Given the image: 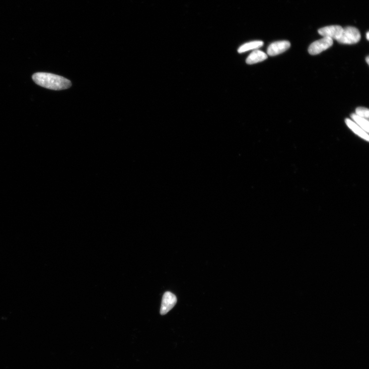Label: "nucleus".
<instances>
[{
    "instance_id": "nucleus-1",
    "label": "nucleus",
    "mask_w": 369,
    "mask_h": 369,
    "mask_svg": "<svg viewBox=\"0 0 369 369\" xmlns=\"http://www.w3.org/2000/svg\"><path fill=\"white\" fill-rule=\"evenodd\" d=\"M33 79L37 85L54 90L67 89L72 86L69 79L50 73H36L33 75Z\"/></svg>"
},
{
    "instance_id": "nucleus-2",
    "label": "nucleus",
    "mask_w": 369,
    "mask_h": 369,
    "mask_svg": "<svg viewBox=\"0 0 369 369\" xmlns=\"http://www.w3.org/2000/svg\"><path fill=\"white\" fill-rule=\"evenodd\" d=\"M361 38L360 32L354 27L348 26L343 28V33L337 40L343 44H355L358 43Z\"/></svg>"
},
{
    "instance_id": "nucleus-9",
    "label": "nucleus",
    "mask_w": 369,
    "mask_h": 369,
    "mask_svg": "<svg viewBox=\"0 0 369 369\" xmlns=\"http://www.w3.org/2000/svg\"><path fill=\"white\" fill-rule=\"evenodd\" d=\"M263 45L264 42L261 41H252L240 46L237 51L238 53L242 54L249 51L256 50L260 49Z\"/></svg>"
},
{
    "instance_id": "nucleus-10",
    "label": "nucleus",
    "mask_w": 369,
    "mask_h": 369,
    "mask_svg": "<svg viewBox=\"0 0 369 369\" xmlns=\"http://www.w3.org/2000/svg\"><path fill=\"white\" fill-rule=\"evenodd\" d=\"M351 118L353 121L355 122L357 125L361 127L368 134L369 132V122L368 120L361 118L356 114H353L351 115Z\"/></svg>"
},
{
    "instance_id": "nucleus-7",
    "label": "nucleus",
    "mask_w": 369,
    "mask_h": 369,
    "mask_svg": "<svg viewBox=\"0 0 369 369\" xmlns=\"http://www.w3.org/2000/svg\"><path fill=\"white\" fill-rule=\"evenodd\" d=\"M345 122L350 129L356 135L364 140L369 142V134L363 130L361 127L357 125L355 122L349 119H346Z\"/></svg>"
},
{
    "instance_id": "nucleus-4",
    "label": "nucleus",
    "mask_w": 369,
    "mask_h": 369,
    "mask_svg": "<svg viewBox=\"0 0 369 369\" xmlns=\"http://www.w3.org/2000/svg\"><path fill=\"white\" fill-rule=\"evenodd\" d=\"M343 31V28L339 25H332L326 26L319 29L318 30L320 35L330 38L332 40H338L341 37Z\"/></svg>"
},
{
    "instance_id": "nucleus-11",
    "label": "nucleus",
    "mask_w": 369,
    "mask_h": 369,
    "mask_svg": "<svg viewBox=\"0 0 369 369\" xmlns=\"http://www.w3.org/2000/svg\"><path fill=\"white\" fill-rule=\"evenodd\" d=\"M356 114L361 118L368 120L369 118V110L365 107H360L356 109Z\"/></svg>"
},
{
    "instance_id": "nucleus-12",
    "label": "nucleus",
    "mask_w": 369,
    "mask_h": 369,
    "mask_svg": "<svg viewBox=\"0 0 369 369\" xmlns=\"http://www.w3.org/2000/svg\"><path fill=\"white\" fill-rule=\"evenodd\" d=\"M366 60L368 64H369V57L368 56L366 58Z\"/></svg>"
},
{
    "instance_id": "nucleus-13",
    "label": "nucleus",
    "mask_w": 369,
    "mask_h": 369,
    "mask_svg": "<svg viewBox=\"0 0 369 369\" xmlns=\"http://www.w3.org/2000/svg\"><path fill=\"white\" fill-rule=\"evenodd\" d=\"M367 39L368 40H369V32H368V33H367Z\"/></svg>"
},
{
    "instance_id": "nucleus-5",
    "label": "nucleus",
    "mask_w": 369,
    "mask_h": 369,
    "mask_svg": "<svg viewBox=\"0 0 369 369\" xmlns=\"http://www.w3.org/2000/svg\"><path fill=\"white\" fill-rule=\"evenodd\" d=\"M288 41H280L271 43L268 47L267 54L270 56H276L287 51L291 47Z\"/></svg>"
},
{
    "instance_id": "nucleus-6",
    "label": "nucleus",
    "mask_w": 369,
    "mask_h": 369,
    "mask_svg": "<svg viewBox=\"0 0 369 369\" xmlns=\"http://www.w3.org/2000/svg\"><path fill=\"white\" fill-rule=\"evenodd\" d=\"M177 302V298L170 292L165 293L163 296L160 313L163 315L168 313Z\"/></svg>"
},
{
    "instance_id": "nucleus-3",
    "label": "nucleus",
    "mask_w": 369,
    "mask_h": 369,
    "mask_svg": "<svg viewBox=\"0 0 369 369\" xmlns=\"http://www.w3.org/2000/svg\"><path fill=\"white\" fill-rule=\"evenodd\" d=\"M333 44L332 39L324 37L312 43L309 47L308 52L311 55H316L328 50Z\"/></svg>"
},
{
    "instance_id": "nucleus-8",
    "label": "nucleus",
    "mask_w": 369,
    "mask_h": 369,
    "mask_svg": "<svg viewBox=\"0 0 369 369\" xmlns=\"http://www.w3.org/2000/svg\"><path fill=\"white\" fill-rule=\"evenodd\" d=\"M268 58V56L263 52L256 50L249 55L246 60L247 64L249 65L258 63L265 61Z\"/></svg>"
}]
</instances>
